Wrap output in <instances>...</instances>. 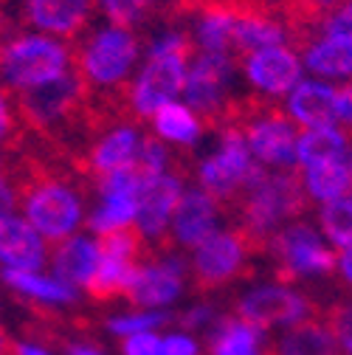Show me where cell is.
I'll return each instance as SVG.
<instances>
[{
	"instance_id": "obj_1",
	"label": "cell",
	"mask_w": 352,
	"mask_h": 355,
	"mask_svg": "<svg viewBox=\"0 0 352 355\" xmlns=\"http://www.w3.org/2000/svg\"><path fill=\"white\" fill-rule=\"evenodd\" d=\"M310 192L301 184L299 169L265 172L259 181L243 192L237 203L240 223L234 234L248 254H268V245L285 220L310 211Z\"/></svg>"
},
{
	"instance_id": "obj_2",
	"label": "cell",
	"mask_w": 352,
	"mask_h": 355,
	"mask_svg": "<svg viewBox=\"0 0 352 355\" xmlns=\"http://www.w3.org/2000/svg\"><path fill=\"white\" fill-rule=\"evenodd\" d=\"M65 181L68 175H57L54 164L39 155L26 153L15 166V198L23 203L37 234L49 240H62L82 220V203Z\"/></svg>"
},
{
	"instance_id": "obj_3",
	"label": "cell",
	"mask_w": 352,
	"mask_h": 355,
	"mask_svg": "<svg viewBox=\"0 0 352 355\" xmlns=\"http://www.w3.org/2000/svg\"><path fill=\"white\" fill-rule=\"evenodd\" d=\"M94 87L79 73L76 65H68L62 76L46 82L39 87H28L15 96V110L26 130H34L39 136H49L51 144L62 141V132L73 127L94 132L87 124V99Z\"/></svg>"
},
{
	"instance_id": "obj_4",
	"label": "cell",
	"mask_w": 352,
	"mask_h": 355,
	"mask_svg": "<svg viewBox=\"0 0 352 355\" xmlns=\"http://www.w3.org/2000/svg\"><path fill=\"white\" fill-rule=\"evenodd\" d=\"M71 65V49L42 34H17L0 40V82L28 91L62 76Z\"/></svg>"
},
{
	"instance_id": "obj_5",
	"label": "cell",
	"mask_w": 352,
	"mask_h": 355,
	"mask_svg": "<svg viewBox=\"0 0 352 355\" xmlns=\"http://www.w3.org/2000/svg\"><path fill=\"white\" fill-rule=\"evenodd\" d=\"M139 60V37L130 28H102L85 46L71 49V62L91 87H121Z\"/></svg>"
},
{
	"instance_id": "obj_6",
	"label": "cell",
	"mask_w": 352,
	"mask_h": 355,
	"mask_svg": "<svg viewBox=\"0 0 352 355\" xmlns=\"http://www.w3.org/2000/svg\"><path fill=\"white\" fill-rule=\"evenodd\" d=\"M220 136H223L220 153L200 164L197 178L203 184V192L214 200V206L231 211V209H237V203L245 192V178H248L254 161H251L248 144L240 130L220 127Z\"/></svg>"
},
{
	"instance_id": "obj_7",
	"label": "cell",
	"mask_w": 352,
	"mask_h": 355,
	"mask_svg": "<svg viewBox=\"0 0 352 355\" xmlns=\"http://www.w3.org/2000/svg\"><path fill=\"white\" fill-rule=\"evenodd\" d=\"M268 254L276 259L279 285H290L307 274H333L338 268V257L324 248L322 237L307 226L296 223L274 234Z\"/></svg>"
},
{
	"instance_id": "obj_8",
	"label": "cell",
	"mask_w": 352,
	"mask_h": 355,
	"mask_svg": "<svg viewBox=\"0 0 352 355\" xmlns=\"http://www.w3.org/2000/svg\"><path fill=\"white\" fill-rule=\"evenodd\" d=\"M234 60L226 54L200 51L195 49L189 65H186V82H184V96L189 102V110L209 127H214L220 110L226 105V82L234 71Z\"/></svg>"
},
{
	"instance_id": "obj_9",
	"label": "cell",
	"mask_w": 352,
	"mask_h": 355,
	"mask_svg": "<svg viewBox=\"0 0 352 355\" xmlns=\"http://www.w3.org/2000/svg\"><path fill=\"white\" fill-rule=\"evenodd\" d=\"M186 65H189V60L178 57V54L147 57V65L141 68L139 79L130 85V91H127L130 116H133V121H141V119L152 116L161 105L175 102V96L184 91Z\"/></svg>"
},
{
	"instance_id": "obj_10",
	"label": "cell",
	"mask_w": 352,
	"mask_h": 355,
	"mask_svg": "<svg viewBox=\"0 0 352 355\" xmlns=\"http://www.w3.org/2000/svg\"><path fill=\"white\" fill-rule=\"evenodd\" d=\"M307 316H319V307L307 296L290 291L288 285L256 288L237 302V319L259 330H268L276 324H296L304 322Z\"/></svg>"
},
{
	"instance_id": "obj_11",
	"label": "cell",
	"mask_w": 352,
	"mask_h": 355,
	"mask_svg": "<svg viewBox=\"0 0 352 355\" xmlns=\"http://www.w3.org/2000/svg\"><path fill=\"white\" fill-rule=\"evenodd\" d=\"M245 245L240 237L231 232H214L195 248V262H192V285L197 293H211L223 288L226 282L237 279L245 271Z\"/></svg>"
},
{
	"instance_id": "obj_12",
	"label": "cell",
	"mask_w": 352,
	"mask_h": 355,
	"mask_svg": "<svg viewBox=\"0 0 352 355\" xmlns=\"http://www.w3.org/2000/svg\"><path fill=\"white\" fill-rule=\"evenodd\" d=\"M186 274V262L181 257H164L161 262L139 265L133 285L127 288V302L136 307H161L178 299Z\"/></svg>"
},
{
	"instance_id": "obj_13",
	"label": "cell",
	"mask_w": 352,
	"mask_h": 355,
	"mask_svg": "<svg viewBox=\"0 0 352 355\" xmlns=\"http://www.w3.org/2000/svg\"><path fill=\"white\" fill-rule=\"evenodd\" d=\"M243 65H245L251 85L268 96H282L301 82V60L296 57V51L285 46L254 51L245 57Z\"/></svg>"
},
{
	"instance_id": "obj_14",
	"label": "cell",
	"mask_w": 352,
	"mask_h": 355,
	"mask_svg": "<svg viewBox=\"0 0 352 355\" xmlns=\"http://www.w3.org/2000/svg\"><path fill=\"white\" fill-rule=\"evenodd\" d=\"M184 195L181 178L175 175H155L152 181L144 184V189L139 192V203H136V226L144 237H155L161 240L166 232L169 217L178 209V200Z\"/></svg>"
},
{
	"instance_id": "obj_15",
	"label": "cell",
	"mask_w": 352,
	"mask_h": 355,
	"mask_svg": "<svg viewBox=\"0 0 352 355\" xmlns=\"http://www.w3.org/2000/svg\"><path fill=\"white\" fill-rule=\"evenodd\" d=\"M139 132L133 124H116L110 127L107 136H102L94 150L87 155H76L73 158V169L82 175H91V178H105L116 169H124L133 164L136 150H139Z\"/></svg>"
},
{
	"instance_id": "obj_16",
	"label": "cell",
	"mask_w": 352,
	"mask_h": 355,
	"mask_svg": "<svg viewBox=\"0 0 352 355\" xmlns=\"http://www.w3.org/2000/svg\"><path fill=\"white\" fill-rule=\"evenodd\" d=\"M26 20L49 34L76 40L91 23V0H26Z\"/></svg>"
},
{
	"instance_id": "obj_17",
	"label": "cell",
	"mask_w": 352,
	"mask_h": 355,
	"mask_svg": "<svg viewBox=\"0 0 352 355\" xmlns=\"http://www.w3.org/2000/svg\"><path fill=\"white\" fill-rule=\"evenodd\" d=\"M0 262L15 271H37L46 262V243L28 220L15 214L0 220Z\"/></svg>"
},
{
	"instance_id": "obj_18",
	"label": "cell",
	"mask_w": 352,
	"mask_h": 355,
	"mask_svg": "<svg viewBox=\"0 0 352 355\" xmlns=\"http://www.w3.org/2000/svg\"><path fill=\"white\" fill-rule=\"evenodd\" d=\"M217 226V206L203 189H189L181 195L178 209L172 214V240L189 248H197L206 237L214 234Z\"/></svg>"
},
{
	"instance_id": "obj_19",
	"label": "cell",
	"mask_w": 352,
	"mask_h": 355,
	"mask_svg": "<svg viewBox=\"0 0 352 355\" xmlns=\"http://www.w3.org/2000/svg\"><path fill=\"white\" fill-rule=\"evenodd\" d=\"M288 110L293 121H299L307 130L316 127H335L338 110H335V87L313 79H301L288 99Z\"/></svg>"
},
{
	"instance_id": "obj_20",
	"label": "cell",
	"mask_w": 352,
	"mask_h": 355,
	"mask_svg": "<svg viewBox=\"0 0 352 355\" xmlns=\"http://www.w3.org/2000/svg\"><path fill=\"white\" fill-rule=\"evenodd\" d=\"M99 259H102V254H99L96 243L85 240V237H71V240H60L54 245L51 268H54L60 282L73 288V285H85L94 277Z\"/></svg>"
},
{
	"instance_id": "obj_21",
	"label": "cell",
	"mask_w": 352,
	"mask_h": 355,
	"mask_svg": "<svg viewBox=\"0 0 352 355\" xmlns=\"http://www.w3.org/2000/svg\"><path fill=\"white\" fill-rule=\"evenodd\" d=\"M276 355H338V341L322 316L296 322L276 344Z\"/></svg>"
},
{
	"instance_id": "obj_22",
	"label": "cell",
	"mask_w": 352,
	"mask_h": 355,
	"mask_svg": "<svg viewBox=\"0 0 352 355\" xmlns=\"http://www.w3.org/2000/svg\"><path fill=\"white\" fill-rule=\"evenodd\" d=\"M307 68L319 76H335V79H346L352 76V42L349 40H338V37H316L310 46L304 49V60Z\"/></svg>"
},
{
	"instance_id": "obj_23",
	"label": "cell",
	"mask_w": 352,
	"mask_h": 355,
	"mask_svg": "<svg viewBox=\"0 0 352 355\" xmlns=\"http://www.w3.org/2000/svg\"><path fill=\"white\" fill-rule=\"evenodd\" d=\"M349 147V139L335 127H316L307 130L304 136L296 141V164L310 169L319 164H333L341 161Z\"/></svg>"
},
{
	"instance_id": "obj_24",
	"label": "cell",
	"mask_w": 352,
	"mask_h": 355,
	"mask_svg": "<svg viewBox=\"0 0 352 355\" xmlns=\"http://www.w3.org/2000/svg\"><path fill=\"white\" fill-rule=\"evenodd\" d=\"M139 265H130V262H118V259H99L94 277L85 282L87 293H91L96 302H110L116 296H124L127 288L133 285L136 279Z\"/></svg>"
},
{
	"instance_id": "obj_25",
	"label": "cell",
	"mask_w": 352,
	"mask_h": 355,
	"mask_svg": "<svg viewBox=\"0 0 352 355\" xmlns=\"http://www.w3.org/2000/svg\"><path fill=\"white\" fill-rule=\"evenodd\" d=\"M155 132L175 144H195L200 139V119L178 102H166L152 113Z\"/></svg>"
},
{
	"instance_id": "obj_26",
	"label": "cell",
	"mask_w": 352,
	"mask_h": 355,
	"mask_svg": "<svg viewBox=\"0 0 352 355\" xmlns=\"http://www.w3.org/2000/svg\"><path fill=\"white\" fill-rule=\"evenodd\" d=\"M96 245L105 259H118V262H130V265H144V259L150 257V245L144 243V234L133 223L99 234Z\"/></svg>"
},
{
	"instance_id": "obj_27",
	"label": "cell",
	"mask_w": 352,
	"mask_h": 355,
	"mask_svg": "<svg viewBox=\"0 0 352 355\" xmlns=\"http://www.w3.org/2000/svg\"><path fill=\"white\" fill-rule=\"evenodd\" d=\"M304 187H307V192H310V198H316L322 203L346 198L349 195V172L344 166V158L333 161V164L310 166L304 175Z\"/></svg>"
},
{
	"instance_id": "obj_28",
	"label": "cell",
	"mask_w": 352,
	"mask_h": 355,
	"mask_svg": "<svg viewBox=\"0 0 352 355\" xmlns=\"http://www.w3.org/2000/svg\"><path fill=\"white\" fill-rule=\"evenodd\" d=\"M3 279L20 291V293H28L34 299H42V302H73L76 299V291L60 279H46V277H37L34 271H15V268H6L3 271Z\"/></svg>"
},
{
	"instance_id": "obj_29",
	"label": "cell",
	"mask_w": 352,
	"mask_h": 355,
	"mask_svg": "<svg viewBox=\"0 0 352 355\" xmlns=\"http://www.w3.org/2000/svg\"><path fill=\"white\" fill-rule=\"evenodd\" d=\"M136 203H139V198H127V195L105 198L102 209H96L91 217L85 220V223H87V229H94L96 234H105V232L118 229V226H127L130 220L136 217Z\"/></svg>"
},
{
	"instance_id": "obj_30",
	"label": "cell",
	"mask_w": 352,
	"mask_h": 355,
	"mask_svg": "<svg viewBox=\"0 0 352 355\" xmlns=\"http://www.w3.org/2000/svg\"><path fill=\"white\" fill-rule=\"evenodd\" d=\"M319 223L335 245L349 248L352 245V198L324 203L319 211Z\"/></svg>"
},
{
	"instance_id": "obj_31",
	"label": "cell",
	"mask_w": 352,
	"mask_h": 355,
	"mask_svg": "<svg viewBox=\"0 0 352 355\" xmlns=\"http://www.w3.org/2000/svg\"><path fill=\"white\" fill-rule=\"evenodd\" d=\"M107 20L118 28H133L144 23L155 6V0H96Z\"/></svg>"
},
{
	"instance_id": "obj_32",
	"label": "cell",
	"mask_w": 352,
	"mask_h": 355,
	"mask_svg": "<svg viewBox=\"0 0 352 355\" xmlns=\"http://www.w3.org/2000/svg\"><path fill=\"white\" fill-rule=\"evenodd\" d=\"M324 324H327L330 333L335 336L338 347L352 355V302L327 307V310H324Z\"/></svg>"
},
{
	"instance_id": "obj_33",
	"label": "cell",
	"mask_w": 352,
	"mask_h": 355,
	"mask_svg": "<svg viewBox=\"0 0 352 355\" xmlns=\"http://www.w3.org/2000/svg\"><path fill=\"white\" fill-rule=\"evenodd\" d=\"M166 322H169L166 313H133V316H124V319H113L110 330L118 336H133V333H150L152 327H161Z\"/></svg>"
},
{
	"instance_id": "obj_34",
	"label": "cell",
	"mask_w": 352,
	"mask_h": 355,
	"mask_svg": "<svg viewBox=\"0 0 352 355\" xmlns=\"http://www.w3.org/2000/svg\"><path fill=\"white\" fill-rule=\"evenodd\" d=\"M322 37H338V40L352 42V0L338 3L333 12H327L322 23Z\"/></svg>"
},
{
	"instance_id": "obj_35",
	"label": "cell",
	"mask_w": 352,
	"mask_h": 355,
	"mask_svg": "<svg viewBox=\"0 0 352 355\" xmlns=\"http://www.w3.org/2000/svg\"><path fill=\"white\" fill-rule=\"evenodd\" d=\"M23 141V130L17 127V119L12 113V105L6 99V94L0 91V147H17Z\"/></svg>"
},
{
	"instance_id": "obj_36",
	"label": "cell",
	"mask_w": 352,
	"mask_h": 355,
	"mask_svg": "<svg viewBox=\"0 0 352 355\" xmlns=\"http://www.w3.org/2000/svg\"><path fill=\"white\" fill-rule=\"evenodd\" d=\"M124 355H161V338L155 333L124 336Z\"/></svg>"
},
{
	"instance_id": "obj_37",
	"label": "cell",
	"mask_w": 352,
	"mask_h": 355,
	"mask_svg": "<svg viewBox=\"0 0 352 355\" xmlns=\"http://www.w3.org/2000/svg\"><path fill=\"white\" fill-rule=\"evenodd\" d=\"M335 110H338V124L346 130V139L352 141V82L335 91Z\"/></svg>"
},
{
	"instance_id": "obj_38",
	"label": "cell",
	"mask_w": 352,
	"mask_h": 355,
	"mask_svg": "<svg viewBox=\"0 0 352 355\" xmlns=\"http://www.w3.org/2000/svg\"><path fill=\"white\" fill-rule=\"evenodd\" d=\"M161 355H197V344L189 336H169L166 341H161Z\"/></svg>"
},
{
	"instance_id": "obj_39",
	"label": "cell",
	"mask_w": 352,
	"mask_h": 355,
	"mask_svg": "<svg viewBox=\"0 0 352 355\" xmlns=\"http://www.w3.org/2000/svg\"><path fill=\"white\" fill-rule=\"evenodd\" d=\"M178 322H181V327H184V330H195V327L211 324V322H214V307H209V304H200V307L189 310V313H184Z\"/></svg>"
},
{
	"instance_id": "obj_40",
	"label": "cell",
	"mask_w": 352,
	"mask_h": 355,
	"mask_svg": "<svg viewBox=\"0 0 352 355\" xmlns=\"http://www.w3.org/2000/svg\"><path fill=\"white\" fill-rule=\"evenodd\" d=\"M15 203H17V198H15V189H12V184H6L3 178H0V220L12 214Z\"/></svg>"
},
{
	"instance_id": "obj_41",
	"label": "cell",
	"mask_w": 352,
	"mask_h": 355,
	"mask_svg": "<svg viewBox=\"0 0 352 355\" xmlns=\"http://www.w3.org/2000/svg\"><path fill=\"white\" fill-rule=\"evenodd\" d=\"M338 271L344 274V279L352 282V245L341 251V257H338Z\"/></svg>"
},
{
	"instance_id": "obj_42",
	"label": "cell",
	"mask_w": 352,
	"mask_h": 355,
	"mask_svg": "<svg viewBox=\"0 0 352 355\" xmlns=\"http://www.w3.org/2000/svg\"><path fill=\"white\" fill-rule=\"evenodd\" d=\"M307 3H310L313 9H319V12H324V15H327V12H333V9L341 3V0H307Z\"/></svg>"
},
{
	"instance_id": "obj_43",
	"label": "cell",
	"mask_w": 352,
	"mask_h": 355,
	"mask_svg": "<svg viewBox=\"0 0 352 355\" xmlns=\"http://www.w3.org/2000/svg\"><path fill=\"white\" fill-rule=\"evenodd\" d=\"M344 166H346V172H349V195H346V198H352V144H349L346 153H344Z\"/></svg>"
},
{
	"instance_id": "obj_44",
	"label": "cell",
	"mask_w": 352,
	"mask_h": 355,
	"mask_svg": "<svg viewBox=\"0 0 352 355\" xmlns=\"http://www.w3.org/2000/svg\"><path fill=\"white\" fill-rule=\"evenodd\" d=\"M68 352H71V355H99L96 349H91V347H82V344H71V347H68Z\"/></svg>"
},
{
	"instance_id": "obj_45",
	"label": "cell",
	"mask_w": 352,
	"mask_h": 355,
	"mask_svg": "<svg viewBox=\"0 0 352 355\" xmlns=\"http://www.w3.org/2000/svg\"><path fill=\"white\" fill-rule=\"evenodd\" d=\"M12 31H15V26H12V23H6V20H3V15H0V40L12 37Z\"/></svg>"
},
{
	"instance_id": "obj_46",
	"label": "cell",
	"mask_w": 352,
	"mask_h": 355,
	"mask_svg": "<svg viewBox=\"0 0 352 355\" xmlns=\"http://www.w3.org/2000/svg\"><path fill=\"white\" fill-rule=\"evenodd\" d=\"M20 355H49V352L39 349V347H23V344H20Z\"/></svg>"
},
{
	"instance_id": "obj_47",
	"label": "cell",
	"mask_w": 352,
	"mask_h": 355,
	"mask_svg": "<svg viewBox=\"0 0 352 355\" xmlns=\"http://www.w3.org/2000/svg\"><path fill=\"white\" fill-rule=\"evenodd\" d=\"M0 166H3V164H0Z\"/></svg>"
}]
</instances>
